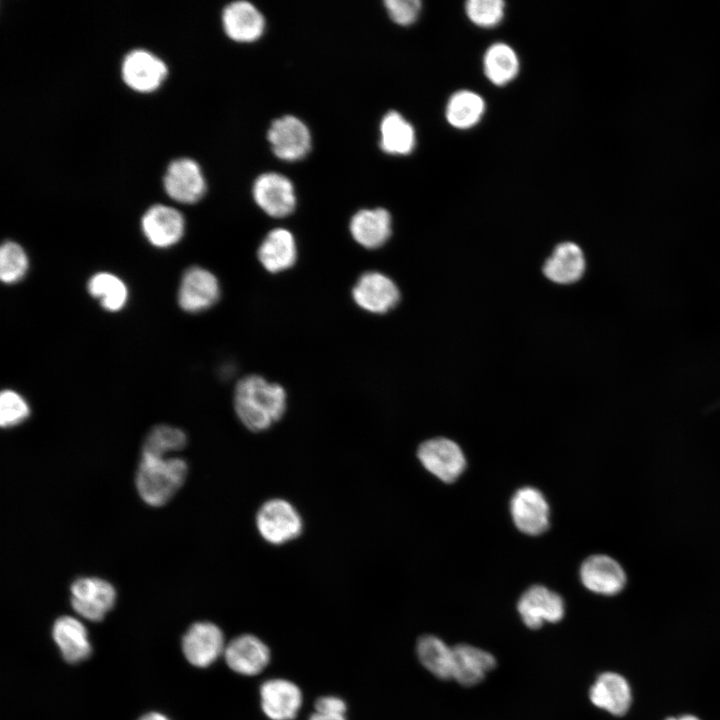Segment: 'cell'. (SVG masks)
Masks as SVG:
<instances>
[{"label": "cell", "instance_id": "6da1fadb", "mask_svg": "<svg viewBox=\"0 0 720 720\" xmlns=\"http://www.w3.org/2000/svg\"><path fill=\"white\" fill-rule=\"evenodd\" d=\"M235 413L241 424L254 433L269 430L287 409V394L278 383L259 375L243 377L233 395Z\"/></svg>", "mask_w": 720, "mask_h": 720}, {"label": "cell", "instance_id": "7a4b0ae2", "mask_svg": "<svg viewBox=\"0 0 720 720\" xmlns=\"http://www.w3.org/2000/svg\"><path fill=\"white\" fill-rule=\"evenodd\" d=\"M187 474L188 465L181 458L141 455L136 473L138 494L150 506L165 505L184 484Z\"/></svg>", "mask_w": 720, "mask_h": 720}, {"label": "cell", "instance_id": "3957f363", "mask_svg": "<svg viewBox=\"0 0 720 720\" xmlns=\"http://www.w3.org/2000/svg\"><path fill=\"white\" fill-rule=\"evenodd\" d=\"M255 526L259 536L268 544L281 546L299 538L304 531V520L297 507L289 500L273 497L257 509Z\"/></svg>", "mask_w": 720, "mask_h": 720}, {"label": "cell", "instance_id": "277c9868", "mask_svg": "<svg viewBox=\"0 0 720 720\" xmlns=\"http://www.w3.org/2000/svg\"><path fill=\"white\" fill-rule=\"evenodd\" d=\"M71 605L81 617L97 622L113 608L116 590L98 577H80L71 584Z\"/></svg>", "mask_w": 720, "mask_h": 720}, {"label": "cell", "instance_id": "5b68a950", "mask_svg": "<svg viewBox=\"0 0 720 720\" xmlns=\"http://www.w3.org/2000/svg\"><path fill=\"white\" fill-rule=\"evenodd\" d=\"M220 292L219 281L211 271L193 266L183 273L180 280L178 305L185 312L200 313L217 303Z\"/></svg>", "mask_w": 720, "mask_h": 720}, {"label": "cell", "instance_id": "8992f818", "mask_svg": "<svg viewBox=\"0 0 720 720\" xmlns=\"http://www.w3.org/2000/svg\"><path fill=\"white\" fill-rule=\"evenodd\" d=\"M417 457L427 471L446 483L455 481L466 465L461 448L446 438L424 441L418 447Z\"/></svg>", "mask_w": 720, "mask_h": 720}, {"label": "cell", "instance_id": "52a82bcc", "mask_svg": "<svg viewBox=\"0 0 720 720\" xmlns=\"http://www.w3.org/2000/svg\"><path fill=\"white\" fill-rule=\"evenodd\" d=\"M273 153L282 160L296 161L311 149L308 127L297 117L285 115L274 120L267 132Z\"/></svg>", "mask_w": 720, "mask_h": 720}, {"label": "cell", "instance_id": "ba28073f", "mask_svg": "<svg viewBox=\"0 0 720 720\" xmlns=\"http://www.w3.org/2000/svg\"><path fill=\"white\" fill-rule=\"evenodd\" d=\"M166 194L173 200L193 204L206 192V181L199 164L191 158L170 162L163 177Z\"/></svg>", "mask_w": 720, "mask_h": 720}, {"label": "cell", "instance_id": "9c48e42d", "mask_svg": "<svg viewBox=\"0 0 720 720\" xmlns=\"http://www.w3.org/2000/svg\"><path fill=\"white\" fill-rule=\"evenodd\" d=\"M352 297L361 309L374 314H384L398 304L400 292L387 275L368 271L356 281L352 289Z\"/></svg>", "mask_w": 720, "mask_h": 720}, {"label": "cell", "instance_id": "30bf717a", "mask_svg": "<svg viewBox=\"0 0 720 720\" xmlns=\"http://www.w3.org/2000/svg\"><path fill=\"white\" fill-rule=\"evenodd\" d=\"M252 194L258 207L271 217H286L296 206L292 182L279 173L268 172L258 176Z\"/></svg>", "mask_w": 720, "mask_h": 720}, {"label": "cell", "instance_id": "8fae6325", "mask_svg": "<svg viewBox=\"0 0 720 720\" xmlns=\"http://www.w3.org/2000/svg\"><path fill=\"white\" fill-rule=\"evenodd\" d=\"M222 630L214 623L200 621L192 624L182 639V650L188 662L205 668L213 664L225 651Z\"/></svg>", "mask_w": 720, "mask_h": 720}, {"label": "cell", "instance_id": "7c38bea8", "mask_svg": "<svg viewBox=\"0 0 720 720\" xmlns=\"http://www.w3.org/2000/svg\"><path fill=\"white\" fill-rule=\"evenodd\" d=\"M140 225L146 240L160 249L176 245L185 232L183 215L175 208L162 204L149 207L143 214Z\"/></svg>", "mask_w": 720, "mask_h": 720}, {"label": "cell", "instance_id": "4fadbf2b", "mask_svg": "<svg viewBox=\"0 0 720 720\" xmlns=\"http://www.w3.org/2000/svg\"><path fill=\"white\" fill-rule=\"evenodd\" d=\"M166 64L157 56L143 49L129 52L121 65L122 79L131 89L149 93L156 90L167 76Z\"/></svg>", "mask_w": 720, "mask_h": 720}, {"label": "cell", "instance_id": "5bb4252c", "mask_svg": "<svg viewBox=\"0 0 720 720\" xmlns=\"http://www.w3.org/2000/svg\"><path fill=\"white\" fill-rule=\"evenodd\" d=\"M517 610L528 628L538 629L545 622L556 623L562 619L564 602L559 594L542 585H534L521 595Z\"/></svg>", "mask_w": 720, "mask_h": 720}, {"label": "cell", "instance_id": "9a60e30c", "mask_svg": "<svg viewBox=\"0 0 720 720\" xmlns=\"http://www.w3.org/2000/svg\"><path fill=\"white\" fill-rule=\"evenodd\" d=\"M515 526L523 533L536 536L549 527V506L543 494L533 487L516 491L511 500Z\"/></svg>", "mask_w": 720, "mask_h": 720}, {"label": "cell", "instance_id": "2e32d148", "mask_svg": "<svg viewBox=\"0 0 720 720\" xmlns=\"http://www.w3.org/2000/svg\"><path fill=\"white\" fill-rule=\"evenodd\" d=\"M224 656L231 670L240 675L254 676L266 668L271 654L261 639L251 634H242L226 645Z\"/></svg>", "mask_w": 720, "mask_h": 720}, {"label": "cell", "instance_id": "e0dca14e", "mask_svg": "<svg viewBox=\"0 0 720 720\" xmlns=\"http://www.w3.org/2000/svg\"><path fill=\"white\" fill-rule=\"evenodd\" d=\"M260 705L270 720H293L302 705V692L286 679H269L260 686Z\"/></svg>", "mask_w": 720, "mask_h": 720}, {"label": "cell", "instance_id": "ac0fdd59", "mask_svg": "<svg viewBox=\"0 0 720 720\" xmlns=\"http://www.w3.org/2000/svg\"><path fill=\"white\" fill-rule=\"evenodd\" d=\"M583 585L590 591L601 595H615L623 590L626 574L622 566L607 555L588 557L580 568Z\"/></svg>", "mask_w": 720, "mask_h": 720}, {"label": "cell", "instance_id": "d6986e66", "mask_svg": "<svg viewBox=\"0 0 720 720\" xmlns=\"http://www.w3.org/2000/svg\"><path fill=\"white\" fill-rule=\"evenodd\" d=\"M226 35L237 42H253L261 37L265 20L261 12L248 1H235L227 5L222 14Z\"/></svg>", "mask_w": 720, "mask_h": 720}, {"label": "cell", "instance_id": "ffe728a7", "mask_svg": "<svg viewBox=\"0 0 720 720\" xmlns=\"http://www.w3.org/2000/svg\"><path fill=\"white\" fill-rule=\"evenodd\" d=\"M349 229L359 245L376 249L383 246L391 236V215L384 208L361 209L352 216Z\"/></svg>", "mask_w": 720, "mask_h": 720}, {"label": "cell", "instance_id": "44dd1931", "mask_svg": "<svg viewBox=\"0 0 720 720\" xmlns=\"http://www.w3.org/2000/svg\"><path fill=\"white\" fill-rule=\"evenodd\" d=\"M52 637L65 661L76 664L92 651L86 627L75 617L61 616L52 627Z\"/></svg>", "mask_w": 720, "mask_h": 720}, {"label": "cell", "instance_id": "7402d4cb", "mask_svg": "<svg viewBox=\"0 0 720 720\" xmlns=\"http://www.w3.org/2000/svg\"><path fill=\"white\" fill-rule=\"evenodd\" d=\"M589 697L595 706L616 716L625 714L632 701L627 680L614 672L600 674L590 688Z\"/></svg>", "mask_w": 720, "mask_h": 720}, {"label": "cell", "instance_id": "603a6c76", "mask_svg": "<svg viewBox=\"0 0 720 720\" xmlns=\"http://www.w3.org/2000/svg\"><path fill=\"white\" fill-rule=\"evenodd\" d=\"M257 256L268 272L278 273L289 269L297 259L293 234L285 228L269 231L258 247Z\"/></svg>", "mask_w": 720, "mask_h": 720}, {"label": "cell", "instance_id": "cb8c5ba5", "mask_svg": "<svg viewBox=\"0 0 720 720\" xmlns=\"http://www.w3.org/2000/svg\"><path fill=\"white\" fill-rule=\"evenodd\" d=\"M495 666L494 656L481 648L469 644L453 647L452 678L464 686L479 683Z\"/></svg>", "mask_w": 720, "mask_h": 720}, {"label": "cell", "instance_id": "d4e9b609", "mask_svg": "<svg viewBox=\"0 0 720 720\" xmlns=\"http://www.w3.org/2000/svg\"><path fill=\"white\" fill-rule=\"evenodd\" d=\"M585 270V259L582 250L572 242L558 245L550 258L545 262V276L558 284H571L579 280Z\"/></svg>", "mask_w": 720, "mask_h": 720}, {"label": "cell", "instance_id": "484cf974", "mask_svg": "<svg viewBox=\"0 0 720 720\" xmlns=\"http://www.w3.org/2000/svg\"><path fill=\"white\" fill-rule=\"evenodd\" d=\"M413 126L398 112L389 111L380 123V147L391 155H407L415 147Z\"/></svg>", "mask_w": 720, "mask_h": 720}, {"label": "cell", "instance_id": "4316f807", "mask_svg": "<svg viewBox=\"0 0 720 720\" xmlns=\"http://www.w3.org/2000/svg\"><path fill=\"white\" fill-rule=\"evenodd\" d=\"M416 652L421 664L440 679H451L453 675V647L434 635L419 638Z\"/></svg>", "mask_w": 720, "mask_h": 720}, {"label": "cell", "instance_id": "83f0119b", "mask_svg": "<svg viewBox=\"0 0 720 720\" xmlns=\"http://www.w3.org/2000/svg\"><path fill=\"white\" fill-rule=\"evenodd\" d=\"M87 290L99 301L103 309L109 312L122 310L128 301L129 292L126 283L113 273H95L88 280Z\"/></svg>", "mask_w": 720, "mask_h": 720}, {"label": "cell", "instance_id": "f1b7e54d", "mask_svg": "<svg viewBox=\"0 0 720 720\" xmlns=\"http://www.w3.org/2000/svg\"><path fill=\"white\" fill-rule=\"evenodd\" d=\"M484 73L495 85H505L517 75L519 61L515 51L504 43L490 46L483 58Z\"/></svg>", "mask_w": 720, "mask_h": 720}, {"label": "cell", "instance_id": "f546056e", "mask_svg": "<svg viewBox=\"0 0 720 720\" xmlns=\"http://www.w3.org/2000/svg\"><path fill=\"white\" fill-rule=\"evenodd\" d=\"M482 97L469 90L454 93L446 107L447 121L455 128L467 129L474 126L484 113Z\"/></svg>", "mask_w": 720, "mask_h": 720}, {"label": "cell", "instance_id": "4dcf8cb0", "mask_svg": "<svg viewBox=\"0 0 720 720\" xmlns=\"http://www.w3.org/2000/svg\"><path fill=\"white\" fill-rule=\"evenodd\" d=\"M187 444L185 432L169 425H157L146 435L142 454L151 457H167V454L182 450Z\"/></svg>", "mask_w": 720, "mask_h": 720}, {"label": "cell", "instance_id": "1f68e13d", "mask_svg": "<svg viewBox=\"0 0 720 720\" xmlns=\"http://www.w3.org/2000/svg\"><path fill=\"white\" fill-rule=\"evenodd\" d=\"M29 259L24 248L14 241H6L0 248V278L11 285L21 281L28 272Z\"/></svg>", "mask_w": 720, "mask_h": 720}, {"label": "cell", "instance_id": "d6a6232c", "mask_svg": "<svg viewBox=\"0 0 720 720\" xmlns=\"http://www.w3.org/2000/svg\"><path fill=\"white\" fill-rule=\"evenodd\" d=\"M30 416V406L18 392L6 389L0 395V424L12 428L23 423Z\"/></svg>", "mask_w": 720, "mask_h": 720}, {"label": "cell", "instance_id": "836d02e7", "mask_svg": "<svg viewBox=\"0 0 720 720\" xmlns=\"http://www.w3.org/2000/svg\"><path fill=\"white\" fill-rule=\"evenodd\" d=\"M505 3L501 0H469L465 5L468 18L481 27L498 24L504 14Z\"/></svg>", "mask_w": 720, "mask_h": 720}, {"label": "cell", "instance_id": "e575fe53", "mask_svg": "<svg viewBox=\"0 0 720 720\" xmlns=\"http://www.w3.org/2000/svg\"><path fill=\"white\" fill-rule=\"evenodd\" d=\"M390 18L399 25L414 23L421 10L418 0H387L384 2Z\"/></svg>", "mask_w": 720, "mask_h": 720}, {"label": "cell", "instance_id": "d590c367", "mask_svg": "<svg viewBox=\"0 0 720 720\" xmlns=\"http://www.w3.org/2000/svg\"><path fill=\"white\" fill-rule=\"evenodd\" d=\"M346 709L344 700L337 696H322L315 702L316 712L345 714Z\"/></svg>", "mask_w": 720, "mask_h": 720}, {"label": "cell", "instance_id": "8d00e7d4", "mask_svg": "<svg viewBox=\"0 0 720 720\" xmlns=\"http://www.w3.org/2000/svg\"><path fill=\"white\" fill-rule=\"evenodd\" d=\"M308 720H346L345 714L314 712Z\"/></svg>", "mask_w": 720, "mask_h": 720}, {"label": "cell", "instance_id": "74e56055", "mask_svg": "<svg viewBox=\"0 0 720 720\" xmlns=\"http://www.w3.org/2000/svg\"><path fill=\"white\" fill-rule=\"evenodd\" d=\"M138 720H170L167 716L159 712H149L144 714Z\"/></svg>", "mask_w": 720, "mask_h": 720}, {"label": "cell", "instance_id": "f35d334b", "mask_svg": "<svg viewBox=\"0 0 720 720\" xmlns=\"http://www.w3.org/2000/svg\"><path fill=\"white\" fill-rule=\"evenodd\" d=\"M667 720H699V719L692 715H684V716L677 717V718H674V717L668 718Z\"/></svg>", "mask_w": 720, "mask_h": 720}]
</instances>
